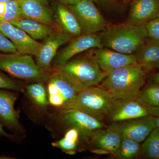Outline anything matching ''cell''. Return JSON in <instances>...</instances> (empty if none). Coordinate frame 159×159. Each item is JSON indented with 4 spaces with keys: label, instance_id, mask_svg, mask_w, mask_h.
I'll return each instance as SVG.
<instances>
[{
    "label": "cell",
    "instance_id": "cell-7",
    "mask_svg": "<svg viewBox=\"0 0 159 159\" xmlns=\"http://www.w3.org/2000/svg\"><path fill=\"white\" fill-rule=\"evenodd\" d=\"M47 81L49 104L59 110L72 101L78 93L62 74L54 69Z\"/></svg>",
    "mask_w": 159,
    "mask_h": 159
},
{
    "label": "cell",
    "instance_id": "cell-17",
    "mask_svg": "<svg viewBox=\"0 0 159 159\" xmlns=\"http://www.w3.org/2000/svg\"><path fill=\"white\" fill-rule=\"evenodd\" d=\"M159 16L157 0H134L126 23L135 25H144Z\"/></svg>",
    "mask_w": 159,
    "mask_h": 159
},
{
    "label": "cell",
    "instance_id": "cell-14",
    "mask_svg": "<svg viewBox=\"0 0 159 159\" xmlns=\"http://www.w3.org/2000/svg\"><path fill=\"white\" fill-rule=\"evenodd\" d=\"M156 117L152 115L122 122H112L122 137L134 141L143 142L150 134L156 126Z\"/></svg>",
    "mask_w": 159,
    "mask_h": 159
},
{
    "label": "cell",
    "instance_id": "cell-25",
    "mask_svg": "<svg viewBox=\"0 0 159 159\" xmlns=\"http://www.w3.org/2000/svg\"><path fill=\"white\" fill-rule=\"evenodd\" d=\"M141 145L140 155L146 159H159V129L155 127Z\"/></svg>",
    "mask_w": 159,
    "mask_h": 159
},
{
    "label": "cell",
    "instance_id": "cell-15",
    "mask_svg": "<svg viewBox=\"0 0 159 159\" xmlns=\"http://www.w3.org/2000/svg\"><path fill=\"white\" fill-rule=\"evenodd\" d=\"M0 31L11 41L18 53L35 57L42 45L25 31L9 22H0Z\"/></svg>",
    "mask_w": 159,
    "mask_h": 159
},
{
    "label": "cell",
    "instance_id": "cell-31",
    "mask_svg": "<svg viewBox=\"0 0 159 159\" xmlns=\"http://www.w3.org/2000/svg\"><path fill=\"white\" fill-rule=\"evenodd\" d=\"M0 136L4 137L5 138L9 139L12 141H16L17 140V137H16L15 135L7 133L3 128L2 125L0 124Z\"/></svg>",
    "mask_w": 159,
    "mask_h": 159
},
{
    "label": "cell",
    "instance_id": "cell-32",
    "mask_svg": "<svg viewBox=\"0 0 159 159\" xmlns=\"http://www.w3.org/2000/svg\"><path fill=\"white\" fill-rule=\"evenodd\" d=\"M60 2L69 6H73L79 2L80 0H59Z\"/></svg>",
    "mask_w": 159,
    "mask_h": 159
},
{
    "label": "cell",
    "instance_id": "cell-13",
    "mask_svg": "<svg viewBox=\"0 0 159 159\" xmlns=\"http://www.w3.org/2000/svg\"><path fill=\"white\" fill-rule=\"evenodd\" d=\"M87 51L99 68L106 73L122 67L138 64L134 54H122L104 47L91 49Z\"/></svg>",
    "mask_w": 159,
    "mask_h": 159
},
{
    "label": "cell",
    "instance_id": "cell-35",
    "mask_svg": "<svg viewBox=\"0 0 159 159\" xmlns=\"http://www.w3.org/2000/svg\"><path fill=\"white\" fill-rule=\"evenodd\" d=\"M10 0H0V2H9Z\"/></svg>",
    "mask_w": 159,
    "mask_h": 159
},
{
    "label": "cell",
    "instance_id": "cell-30",
    "mask_svg": "<svg viewBox=\"0 0 159 159\" xmlns=\"http://www.w3.org/2000/svg\"><path fill=\"white\" fill-rule=\"evenodd\" d=\"M148 37L159 41V16L145 25Z\"/></svg>",
    "mask_w": 159,
    "mask_h": 159
},
{
    "label": "cell",
    "instance_id": "cell-3",
    "mask_svg": "<svg viewBox=\"0 0 159 159\" xmlns=\"http://www.w3.org/2000/svg\"><path fill=\"white\" fill-rule=\"evenodd\" d=\"M53 68L62 74L78 92L99 85L107 74L101 70L88 52Z\"/></svg>",
    "mask_w": 159,
    "mask_h": 159
},
{
    "label": "cell",
    "instance_id": "cell-21",
    "mask_svg": "<svg viewBox=\"0 0 159 159\" xmlns=\"http://www.w3.org/2000/svg\"><path fill=\"white\" fill-rule=\"evenodd\" d=\"M55 19L61 31L72 37H76L83 33L77 18L68 8L61 5L57 6Z\"/></svg>",
    "mask_w": 159,
    "mask_h": 159
},
{
    "label": "cell",
    "instance_id": "cell-19",
    "mask_svg": "<svg viewBox=\"0 0 159 159\" xmlns=\"http://www.w3.org/2000/svg\"><path fill=\"white\" fill-rule=\"evenodd\" d=\"M134 54L145 71L159 70V41L148 37Z\"/></svg>",
    "mask_w": 159,
    "mask_h": 159
},
{
    "label": "cell",
    "instance_id": "cell-4",
    "mask_svg": "<svg viewBox=\"0 0 159 159\" xmlns=\"http://www.w3.org/2000/svg\"><path fill=\"white\" fill-rule=\"evenodd\" d=\"M114 99L105 89L95 86L78 92L72 101L60 110L76 109L102 121L108 116Z\"/></svg>",
    "mask_w": 159,
    "mask_h": 159
},
{
    "label": "cell",
    "instance_id": "cell-18",
    "mask_svg": "<svg viewBox=\"0 0 159 159\" xmlns=\"http://www.w3.org/2000/svg\"><path fill=\"white\" fill-rule=\"evenodd\" d=\"M21 16L51 25L53 12L48 0H17Z\"/></svg>",
    "mask_w": 159,
    "mask_h": 159
},
{
    "label": "cell",
    "instance_id": "cell-26",
    "mask_svg": "<svg viewBox=\"0 0 159 159\" xmlns=\"http://www.w3.org/2000/svg\"><path fill=\"white\" fill-rule=\"evenodd\" d=\"M140 143L129 138L122 137L116 157L121 159H130L140 155L141 148Z\"/></svg>",
    "mask_w": 159,
    "mask_h": 159
},
{
    "label": "cell",
    "instance_id": "cell-11",
    "mask_svg": "<svg viewBox=\"0 0 159 159\" xmlns=\"http://www.w3.org/2000/svg\"><path fill=\"white\" fill-rule=\"evenodd\" d=\"M66 32L54 31L46 39L36 56V62L44 73L50 74L53 70L52 61L61 46L66 44L73 38Z\"/></svg>",
    "mask_w": 159,
    "mask_h": 159
},
{
    "label": "cell",
    "instance_id": "cell-20",
    "mask_svg": "<svg viewBox=\"0 0 159 159\" xmlns=\"http://www.w3.org/2000/svg\"><path fill=\"white\" fill-rule=\"evenodd\" d=\"M10 23L25 31L35 40L46 39L54 32V29L51 25L23 16H20Z\"/></svg>",
    "mask_w": 159,
    "mask_h": 159
},
{
    "label": "cell",
    "instance_id": "cell-9",
    "mask_svg": "<svg viewBox=\"0 0 159 159\" xmlns=\"http://www.w3.org/2000/svg\"><path fill=\"white\" fill-rule=\"evenodd\" d=\"M58 115L59 119L64 123L77 129L80 136L86 142L95 131L106 127L102 121L76 109L59 110Z\"/></svg>",
    "mask_w": 159,
    "mask_h": 159
},
{
    "label": "cell",
    "instance_id": "cell-6",
    "mask_svg": "<svg viewBox=\"0 0 159 159\" xmlns=\"http://www.w3.org/2000/svg\"><path fill=\"white\" fill-rule=\"evenodd\" d=\"M68 8L77 18L83 32L99 33L107 25L93 0H80Z\"/></svg>",
    "mask_w": 159,
    "mask_h": 159
},
{
    "label": "cell",
    "instance_id": "cell-29",
    "mask_svg": "<svg viewBox=\"0 0 159 159\" xmlns=\"http://www.w3.org/2000/svg\"><path fill=\"white\" fill-rule=\"evenodd\" d=\"M17 52L13 43L0 31V53L11 54Z\"/></svg>",
    "mask_w": 159,
    "mask_h": 159
},
{
    "label": "cell",
    "instance_id": "cell-34",
    "mask_svg": "<svg viewBox=\"0 0 159 159\" xmlns=\"http://www.w3.org/2000/svg\"><path fill=\"white\" fill-rule=\"evenodd\" d=\"M155 127L159 129V116L156 117V119Z\"/></svg>",
    "mask_w": 159,
    "mask_h": 159
},
{
    "label": "cell",
    "instance_id": "cell-24",
    "mask_svg": "<svg viewBox=\"0 0 159 159\" xmlns=\"http://www.w3.org/2000/svg\"><path fill=\"white\" fill-rule=\"evenodd\" d=\"M80 137L79 130L76 128L71 127L66 132L62 139L53 142L52 145L68 154H74Z\"/></svg>",
    "mask_w": 159,
    "mask_h": 159
},
{
    "label": "cell",
    "instance_id": "cell-36",
    "mask_svg": "<svg viewBox=\"0 0 159 159\" xmlns=\"http://www.w3.org/2000/svg\"><path fill=\"white\" fill-rule=\"evenodd\" d=\"M159 4V0H157Z\"/></svg>",
    "mask_w": 159,
    "mask_h": 159
},
{
    "label": "cell",
    "instance_id": "cell-1",
    "mask_svg": "<svg viewBox=\"0 0 159 159\" xmlns=\"http://www.w3.org/2000/svg\"><path fill=\"white\" fill-rule=\"evenodd\" d=\"M146 71L140 65L125 66L107 73L100 86L114 99H135L145 82Z\"/></svg>",
    "mask_w": 159,
    "mask_h": 159
},
{
    "label": "cell",
    "instance_id": "cell-22",
    "mask_svg": "<svg viewBox=\"0 0 159 159\" xmlns=\"http://www.w3.org/2000/svg\"><path fill=\"white\" fill-rule=\"evenodd\" d=\"M152 116H159V84L152 83L141 90L135 99Z\"/></svg>",
    "mask_w": 159,
    "mask_h": 159
},
{
    "label": "cell",
    "instance_id": "cell-23",
    "mask_svg": "<svg viewBox=\"0 0 159 159\" xmlns=\"http://www.w3.org/2000/svg\"><path fill=\"white\" fill-rule=\"evenodd\" d=\"M44 82H35L26 86V94L33 105L41 111H45L49 105L47 88Z\"/></svg>",
    "mask_w": 159,
    "mask_h": 159
},
{
    "label": "cell",
    "instance_id": "cell-27",
    "mask_svg": "<svg viewBox=\"0 0 159 159\" xmlns=\"http://www.w3.org/2000/svg\"><path fill=\"white\" fill-rule=\"evenodd\" d=\"M20 16L21 13L17 0L0 2V22H11Z\"/></svg>",
    "mask_w": 159,
    "mask_h": 159
},
{
    "label": "cell",
    "instance_id": "cell-16",
    "mask_svg": "<svg viewBox=\"0 0 159 159\" xmlns=\"http://www.w3.org/2000/svg\"><path fill=\"white\" fill-rule=\"evenodd\" d=\"M151 115L135 99H114L107 118L112 122L137 119Z\"/></svg>",
    "mask_w": 159,
    "mask_h": 159
},
{
    "label": "cell",
    "instance_id": "cell-33",
    "mask_svg": "<svg viewBox=\"0 0 159 159\" xmlns=\"http://www.w3.org/2000/svg\"><path fill=\"white\" fill-rule=\"evenodd\" d=\"M151 80L153 83L159 84V72L152 75L151 77Z\"/></svg>",
    "mask_w": 159,
    "mask_h": 159
},
{
    "label": "cell",
    "instance_id": "cell-5",
    "mask_svg": "<svg viewBox=\"0 0 159 159\" xmlns=\"http://www.w3.org/2000/svg\"><path fill=\"white\" fill-rule=\"evenodd\" d=\"M0 70L20 79L45 82L49 74L40 70L32 55L19 53H0Z\"/></svg>",
    "mask_w": 159,
    "mask_h": 159
},
{
    "label": "cell",
    "instance_id": "cell-8",
    "mask_svg": "<svg viewBox=\"0 0 159 159\" xmlns=\"http://www.w3.org/2000/svg\"><path fill=\"white\" fill-rule=\"evenodd\" d=\"M103 48L99 34L83 32L71 39L65 48L57 52L52 61L53 67L65 64L77 54L95 48Z\"/></svg>",
    "mask_w": 159,
    "mask_h": 159
},
{
    "label": "cell",
    "instance_id": "cell-37",
    "mask_svg": "<svg viewBox=\"0 0 159 159\" xmlns=\"http://www.w3.org/2000/svg\"></svg>",
    "mask_w": 159,
    "mask_h": 159
},
{
    "label": "cell",
    "instance_id": "cell-2",
    "mask_svg": "<svg viewBox=\"0 0 159 159\" xmlns=\"http://www.w3.org/2000/svg\"><path fill=\"white\" fill-rule=\"evenodd\" d=\"M98 34L102 47L127 54H134L148 37L145 25L127 23L107 25Z\"/></svg>",
    "mask_w": 159,
    "mask_h": 159
},
{
    "label": "cell",
    "instance_id": "cell-28",
    "mask_svg": "<svg viewBox=\"0 0 159 159\" xmlns=\"http://www.w3.org/2000/svg\"><path fill=\"white\" fill-rule=\"evenodd\" d=\"M25 87L21 82L0 72V89L23 92L25 91Z\"/></svg>",
    "mask_w": 159,
    "mask_h": 159
},
{
    "label": "cell",
    "instance_id": "cell-10",
    "mask_svg": "<svg viewBox=\"0 0 159 159\" xmlns=\"http://www.w3.org/2000/svg\"><path fill=\"white\" fill-rule=\"evenodd\" d=\"M17 97V92L0 89V124L18 137L24 134V130L19 112L15 107Z\"/></svg>",
    "mask_w": 159,
    "mask_h": 159
},
{
    "label": "cell",
    "instance_id": "cell-12",
    "mask_svg": "<svg viewBox=\"0 0 159 159\" xmlns=\"http://www.w3.org/2000/svg\"><path fill=\"white\" fill-rule=\"evenodd\" d=\"M122 138L120 132L111 124L107 128L95 131L89 137L87 142L93 148V152L110 154L116 157Z\"/></svg>",
    "mask_w": 159,
    "mask_h": 159
}]
</instances>
